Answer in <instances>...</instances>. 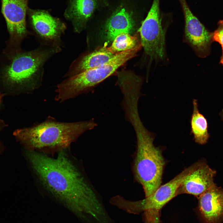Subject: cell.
Returning a JSON list of instances; mask_svg holds the SVG:
<instances>
[{
  "mask_svg": "<svg viewBox=\"0 0 223 223\" xmlns=\"http://www.w3.org/2000/svg\"><path fill=\"white\" fill-rule=\"evenodd\" d=\"M216 174V171L209 167L205 159H201L198 166L180 185L177 196L185 194L198 198L215 184L214 178Z\"/></svg>",
  "mask_w": 223,
  "mask_h": 223,
  "instance_id": "obj_9",
  "label": "cell"
},
{
  "mask_svg": "<svg viewBox=\"0 0 223 223\" xmlns=\"http://www.w3.org/2000/svg\"><path fill=\"white\" fill-rule=\"evenodd\" d=\"M221 116L222 119H223V110L221 112Z\"/></svg>",
  "mask_w": 223,
  "mask_h": 223,
  "instance_id": "obj_21",
  "label": "cell"
},
{
  "mask_svg": "<svg viewBox=\"0 0 223 223\" xmlns=\"http://www.w3.org/2000/svg\"><path fill=\"white\" fill-rule=\"evenodd\" d=\"M26 155L42 185L55 196L74 204L96 201V190L64 152L55 158L31 150Z\"/></svg>",
  "mask_w": 223,
  "mask_h": 223,
  "instance_id": "obj_1",
  "label": "cell"
},
{
  "mask_svg": "<svg viewBox=\"0 0 223 223\" xmlns=\"http://www.w3.org/2000/svg\"><path fill=\"white\" fill-rule=\"evenodd\" d=\"M97 126L94 119L73 122L45 121L13 133L17 140L29 150L45 148L63 149L81 135Z\"/></svg>",
  "mask_w": 223,
  "mask_h": 223,
  "instance_id": "obj_3",
  "label": "cell"
},
{
  "mask_svg": "<svg viewBox=\"0 0 223 223\" xmlns=\"http://www.w3.org/2000/svg\"><path fill=\"white\" fill-rule=\"evenodd\" d=\"M185 20L184 38L199 57L208 56L212 42V33L208 31L190 9L186 0H178Z\"/></svg>",
  "mask_w": 223,
  "mask_h": 223,
  "instance_id": "obj_7",
  "label": "cell"
},
{
  "mask_svg": "<svg viewBox=\"0 0 223 223\" xmlns=\"http://www.w3.org/2000/svg\"><path fill=\"white\" fill-rule=\"evenodd\" d=\"M118 53L110 52L106 46L97 49L82 58L75 66L70 76L105 64L112 59Z\"/></svg>",
  "mask_w": 223,
  "mask_h": 223,
  "instance_id": "obj_14",
  "label": "cell"
},
{
  "mask_svg": "<svg viewBox=\"0 0 223 223\" xmlns=\"http://www.w3.org/2000/svg\"><path fill=\"white\" fill-rule=\"evenodd\" d=\"M28 0H2V11L11 35L17 38L27 33L26 15Z\"/></svg>",
  "mask_w": 223,
  "mask_h": 223,
  "instance_id": "obj_10",
  "label": "cell"
},
{
  "mask_svg": "<svg viewBox=\"0 0 223 223\" xmlns=\"http://www.w3.org/2000/svg\"><path fill=\"white\" fill-rule=\"evenodd\" d=\"M196 209L202 223L223 222V188L215 184L197 198Z\"/></svg>",
  "mask_w": 223,
  "mask_h": 223,
  "instance_id": "obj_8",
  "label": "cell"
},
{
  "mask_svg": "<svg viewBox=\"0 0 223 223\" xmlns=\"http://www.w3.org/2000/svg\"><path fill=\"white\" fill-rule=\"evenodd\" d=\"M7 125L2 120H0V132ZM4 146L0 140V156L2 155L4 150Z\"/></svg>",
  "mask_w": 223,
  "mask_h": 223,
  "instance_id": "obj_18",
  "label": "cell"
},
{
  "mask_svg": "<svg viewBox=\"0 0 223 223\" xmlns=\"http://www.w3.org/2000/svg\"><path fill=\"white\" fill-rule=\"evenodd\" d=\"M193 110L190 120V133L193 135L195 142L203 145L207 143L209 137L207 121L199 111L197 99H193Z\"/></svg>",
  "mask_w": 223,
  "mask_h": 223,
  "instance_id": "obj_15",
  "label": "cell"
},
{
  "mask_svg": "<svg viewBox=\"0 0 223 223\" xmlns=\"http://www.w3.org/2000/svg\"><path fill=\"white\" fill-rule=\"evenodd\" d=\"M135 25L132 13L124 6H119L105 24L104 32L105 37L108 41H112L121 33H126L130 34Z\"/></svg>",
  "mask_w": 223,
  "mask_h": 223,
  "instance_id": "obj_13",
  "label": "cell"
},
{
  "mask_svg": "<svg viewBox=\"0 0 223 223\" xmlns=\"http://www.w3.org/2000/svg\"><path fill=\"white\" fill-rule=\"evenodd\" d=\"M222 55L221 57V59L220 60V63L223 65V47H222Z\"/></svg>",
  "mask_w": 223,
  "mask_h": 223,
  "instance_id": "obj_19",
  "label": "cell"
},
{
  "mask_svg": "<svg viewBox=\"0 0 223 223\" xmlns=\"http://www.w3.org/2000/svg\"><path fill=\"white\" fill-rule=\"evenodd\" d=\"M5 95V94H3L0 92V105L2 101V98Z\"/></svg>",
  "mask_w": 223,
  "mask_h": 223,
  "instance_id": "obj_20",
  "label": "cell"
},
{
  "mask_svg": "<svg viewBox=\"0 0 223 223\" xmlns=\"http://www.w3.org/2000/svg\"><path fill=\"white\" fill-rule=\"evenodd\" d=\"M141 47V46L139 45L133 49L119 53L108 63L64 80L57 86L55 100L62 102L89 92L135 56Z\"/></svg>",
  "mask_w": 223,
  "mask_h": 223,
  "instance_id": "obj_5",
  "label": "cell"
},
{
  "mask_svg": "<svg viewBox=\"0 0 223 223\" xmlns=\"http://www.w3.org/2000/svg\"><path fill=\"white\" fill-rule=\"evenodd\" d=\"M130 123L135 130L137 139L132 172L134 179L142 186L146 197L161 185L166 161L161 147L154 145L155 134L145 127L140 117H133Z\"/></svg>",
  "mask_w": 223,
  "mask_h": 223,
  "instance_id": "obj_2",
  "label": "cell"
},
{
  "mask_svg": "<svg viewBox=\"0 0 223 223\" xmlns=\"http://www.w3.org/2000/svg\"><path fill=\"white\" fill-rule=\"evenodd\" d=\"M59 50L54 45L16 55L4 75V81L12 93L29 92L37 88L42 81L45 63Z\"/></svg>",
  "mask_w": 223,
  "mask_h": 223,
  "instance_id": "obj_4",
  "label": "cell"
},
{
  "mask_svg": "<svg viewBox=\"0 0 223 223\" xmlns=\"http://www.w3.org/2000/svg\"><path fill=\"white\" fill-rule=\"evenodd\" d=\"M29 12L33 27L39 37L54 44L60 40L66 28L63 23L44 11L31 10Z\"/></svg>",
  "mask_w": 223,
  "mask_h": 223,
  "instance_id": "obj_11",
  "label": "cell"
},
{
  "mask_svg": "<svg viewBox=\"0 0 223 223\" xmlns=\"http://www.w3.org/2000/svg\"><path fill=\"white\" fill-rule=\"evenodd\" d=\"M164 15L160 2L154 1L139 29L142 45L151 61H161L166 57Z\"/></svg>",
  "mask_w": 223,
  "mask_h": 223,
  "instance_id": "obj_6",
  "label": "cell"
},
{
  "mask_svg": "<svg viewBox=\"0 0 223 223\" xmlns=\"http://www.w3.org/2000/svg\"><path fill=\"white\" fill-rule=\"evenodd\" d=\"M64 15L73 24L75 32L80 33L98 6V0H69Z\"/></svg>",
  "mask_w": 223,
  "mask_h": 223,
  "instance_id": "obj_12",
  "label": "cell"
},
{
  "mask_svg": "<svg viewBox=\"0 0 223 223\" xmlns=\"http://www.w3.org/2000/svg\"><path fill=\"white\" fill-rule=\"evenodd\" d=\"M217 25V28L212 33V41L218 42L223 47V20H220Z\"/></svg>",
  "mask_w": 223,
  "mask_h": 223,
  "instance_id": "obj_17",
  "label": "cell"
},
{
  "mask_svg": "<svg viewBox=\"0 0 223 223\" xmlns=\"http://www.w3.org/2000/svg\"><path fill=\"white\" fill-rule=\"evenodd\" d=\"M113 41L107 49L110 52L115 54L133 49L141 44V42H138L136 35L132 36L126 33L119 34Z\"/></svg>",
  "mask_w": 223,
  "mask_h": 223,
  "instance_id": "obj_16",
  "label": "cell"
}]
</instances>
